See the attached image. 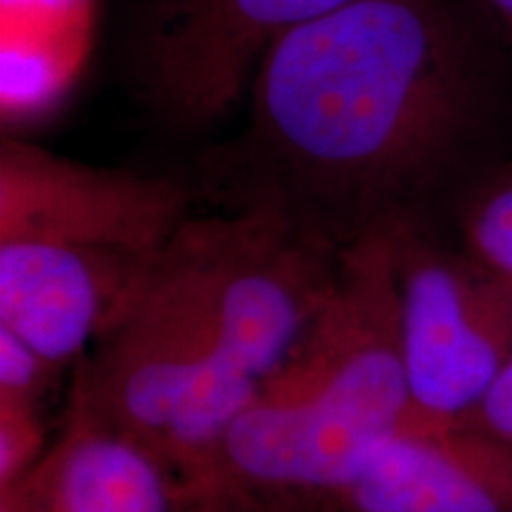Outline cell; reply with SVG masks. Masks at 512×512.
Segmentation results:
<instances>
[{"instance_id":"8992f818","label":"cell","mask_w":512,"mask_h":512,"mask_svg":"<svg viewBox=\"0 0 512 512\" xmlns=\"http://www.w3.org/2000/svg\"><path fill=\"white\" fill-rule=\"evenodd\" d=\"M351 0H152L136 38L145 100L176 128L226 117L280 38Z\"/></svg>"},{"instance_id":"277c9868","label":"cell","mask_w":512,"mask_h":512,"mask_svg":"<svg viewBox=\"0 0 512 512\" xmlns=\"http://www.w3.org/2000/svg\"><path fill=\"white\" fill-rule=\"evenodd\" d=\"M394 268L411 413L463 422L512 358V297L415 219L396 221Z\"/></svg>"},{"instance_id":"3957f363","label":"cell","mask_w":512,"mask_h":512,"mask_svg":"<svg viewBox=\"0 0 512 512\" xmlns=\"http://www.w3.org/2000/svg\"><path fill=\"white\" fill-rule=\"evenodd\" d=\"M166 252L207 306L214 354L166 434L185 479L252 406L328 294L342 247L273 209L192 214Z\"/></svg>"},{"instance_id":"52a82bcc","label":"cell","mask_w":512,"mask_h":512,"mask_svg":"<svg viewBox=\"0 0 512 512\" xmlns=\"http://www.w3.org/2000/svg\"><path fill=\"white\" fill-rule=\"evenodd\" d=\"M192 216L185 185L102 169L5 136L0 145V242L157 254Z\"/></svg>"},{"instance_id":"4fadbf2b","label":"cell","mask_w":512,"mask_h":512,"mask_svg":"<svg viewBox=\"0 0 512 512\" xmlns=\"http://www.w3.org/2000/svg\"><path fill=\"white\" fill-rule=\"evenodd\" d=\"M0 34L88 48L93 0H0Z\"/></svg>"},{"instance_id":"9a60e30c","label":"cell","mask_w":512,"mask_h":512,"mask_svg":"<svg viewBox=\"0 0 512 512\" xmlns=\"http://www.w3.org/2000/svg\"><path fill=\"white\" fill-rule=\"evenodd\" d=\"M60 373L15 332L0 328V403L41 408Z\"/></svg>"},{"instance_id":"30bf717a","label":"cell","mask_w":512,"mask_h":512,"mask_svg":"<svg viewBox=\"0 0 512 512\" xmlns=\"http://www.w3.org/2000/svg\"><path fill=\"white\" fill-rule=\"evenodd\" d=\"M183 482L145 441L67 408L62 430L0 512H178Z\"/></svg>"},{"instance_id":"2e32d148","label":"cell","mask_w":512,"mask_h":512,"mask_svg":"<svg viewBox=\"0 0 512 512\" xmlns=\"http://www.w3.org/2000/svg\"><path fill=\"white\" fill-rule=\"evenodd\" d=\"M178 512H292L283 503L254 491L223 484H183Z\"/></svg>"},{"instance_id":"e0dca14e","label":"cell","mask_w":512,"mask_h":512,"mask_svg":"<svg viewBox=\"0 0 512 512\" xmlns=\"http://www.w3.org/2000/svg\"><path fill=\"white\" fill-rule=\"evenodd\" d=\"M463 422L512 448V358Z\"/></svg>"},{"instance_id":"7c38bea8","label":"cell","mask_w":512,"mask_h":512,"mask_svg":"<svg viewBox=\"0 0 512 512\" xmlns=\"http://www.w3.org/2000/svg\"><path fill=\"white\" fill-rule=\"evenodd\" d=\"M458 230L465 254L512 297V164L467 197Z\"/></svg>"},{"instance_id":"ba28073f","label":"cell","mask_w":512,"mask_h":512,"mask_svg":"<svg viewBox=\"0 0 512 512\" xmlns=\"http://www.w3.org/2000/svg\"><path fill=\"white\" fill-rule=\"evenodd\" d=\"M157 254L0 242V328L55 368H76L131 302Z\"/></svg>"},{"instance_id":"9c48e42d","label":"cell","mask_w":512,"mask_h":512,"mask_svg":"<svg viewBox=\"0 0 512 512\" xmlns=\"http://www.w3.org/2000/svg\"><path fill=\"white\" fill-rule=\"evenodd\" d=\"M299 512H512V448L411 413L349 482Z\"/></svg>"},{"instance_id":"6da1fadb","label":"cell","mask_w":512,"mask_h":512,"mask_svg":"<svg viewBox=\"0 0 512 512\" xmlns=\"http://www.w3.org/2000/svg\"><path fill=\"white\" fill-rule=\"evenodd\" d=\"M254 171L230 209H273L344 247L408 204L470 138L482 91L441 0H351L256 67Z\"/></svg>"},{"instance_id":"5b68a950","label":"cell","mask_w":512,"mask_h":512,"mask_svg":"<svg viewBox=\"0 0 512 512\" xmlns=\"http://www.w3.org/2000/svg\"><path fill=\"white\" fill-rule=\"evenodd\" d=\"M211 354L207 306L164 245L121 316L76 363L67 408L159 453Z\"/></svg>"},{"instance_id":"8fae6325","label":"cell","mask_w":512,"mask_h":512,"mask_svg":"<svg viewBox=\"0 0 512 512\" xmlns=\"http://www.w3.org/2000/svg\"><path fill=\"white\" fill-rule=\"evenodd\" d=\"M88 48L0 38V107L5 124L41 117L69 93Z\"/></svg>"},{"instance_id":"7a4b0ae2","label":"cell","mask_w":512,"mask_h":512,"mask_svg":"<svg viewBox=\"0 0 512 512\" xmlns=\"http://www.w3.org/2000/svg\"><path fill=\"white\" fill-rule=\"evenodd\" d=\"M394 226L342 247L290 356L183 484L238 486L299 512L349 482L408 420Z\"/></svg>"},{"instance_id":"5bb4252c","label":"cell","mask_w":512,"mask_h":512,"mask_svg":"<svg viewBox=\"0 0 512 512\" xmlns=\"http://www.w3.org/2000/svg\"><path fill=\"white\" fill-rule=\"evenodd\" d=\"M53 444L43 411L0 403V491L15 486Z\"/></svg>"},{"instance_id":"ac0fdd59","label":"cell","mask_w":512,"mask_h":512,"mask_svg":"<svg viewBox=\"0 0 512 512\" xmlns=\"http://www.w3.org/2000/svg\"><path fill=\"white\" fill-rule=\"evenodd\" d=\"M486 5L498 17V22L503 24L505 34H508L512 43V0H486Z\"/></svg>"}]
</instances>
